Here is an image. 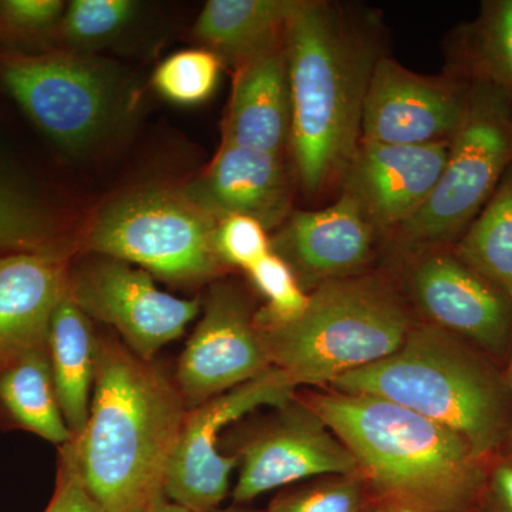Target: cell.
<instances>
[{
    "label": "cell",
    "mask_w": 512,
    "mask_h": 512,
    "mask_svg": "<svg viewBox=\"0 0 512 512\" xmlns=\"http://www.w3.org/2000/svg\"><path fill=\"white\" fill-rule=\"evenodd\" d=\"M188 409L175 383L116 339H100L89 420L72 446L106 512H134L163 494Z\"/></svg>",
    "instance_id": "obj_1"
},
{
    "label": "cell",
    "mask_w": 512,
    "mask_h": 512,
    "mask_svg": "<svg viewBox=\"0 0 512 512\" xmlns=\"http://www.w3.org/2000/svg\"><path fill=\"white\" fill-rule=\"evenodd\" d=\"M375 229L356 198L343 192L323 210L295 212L271 239V247L291 266L303 289H315L360 274L372 258Z\"/></svg>",
    "instance_id": "obj_16"
},
{
    "label": "cell",
    "mask_w": 512,
    "mask_h": 512,
    "mask_svg": "<svg viewBox=\"0 0 512 512\" xmlns=\"http://www.w3.org/2000/svg\"><path fill=\"white\" fill-rule=\"evenodd\" d=\"M291 377L272 367L264 375L188 410L175 444L163 493L191 512H215L227 497L238 456L218 450L221 430L262 406L276 409L295 399Z\"/></svg>",
    "instance_id": "obj_9"
},
{
    "label": "cell",
    "mask_w": 512,
    "mask_h": 512,
    "mask_svg": "<svg viewBox=\"0 0 512 512\" xmlns=\"http://www.w3.org/2000/svg\"><path fill=\"white\" fill-rule=\"evenodd\" d=\"M285 46L242 64L222 130V144L281 156L291 134Z\"/></svg>",
    "instance_id": "obj_20"
},
{
    "label": "cell",
    "mask_w": 512,
    "mask_h": 512,
    "mask_svg": "<svg viewBox=\"0 0 512 512\" xmlns=\"http://www.w3.org/2000/svg\"><path fill=\"white\" fill-rule=\"evenodd\" d=\"M473 512H491V511L488 510V508L481 507L480 510H476V511H473Z\"/></svg>",
    "instance_id": "obj_38"
},
{
    "label": "cell",
    "mask_w": 512,
    "mask_h": 512,
    "mask_svg": "<svg viewBox=\"0 0 512 512\" xmlns=\"http://www.w3.org/2000/svg\"><path fill=\"white\" fill-rule=\"evenodd\" d=\"M66 6L62 0H0V52L36 55L55 49Z\"/></svg>",
    "instance_id": "obj_26"
},
{
    "label": "cell",
    "mask_w": 512,
    "mask_h": 512,
    "mask_svg": "<svg viewBox=\"0 0 512 512\" xmlns=\"http://www.w3.org/2000/svg\"><path fill=\"white\" fill-rule=\"evenodd\" d=\"M410 295L426 323L453 333L485 355L512 348V298L458 259L437 248L414 262Z\"/></svg>",
    "instance_id": "obj_13"
},
{
    "label": "cell",
    "mask_w": 512,
    "mask_h": 512,
    "mask_svg": "<svg viewBox=\"0 0 512 512\" xmlns=\"http://www.w3.org/2000/svg\"><path fill=\"white\" fill-rule=\"evenodd\" d=\"M362 512H423L413 505L390 498L370 497Z\"/></svg>",
    "instance_id": "obj_34"
},
{
    "label": "cell",
    "mask_w": 512,
    "mask_h": 512,
    "mask_svg": "<svg viewBox=\"0 0 512 512\" xmlns=\"http://www.w3.org/2000/svg\"><path fill=\"white\" fill-rule=\"evenodd\" d=\"M512 165V103L503 93L471 83L466 116L451 138L439 183L410 220L396 229L404 244L430 248L456 242Z\"/></svg>",
    "instance_id": "obj_8"
},
{
    "label": "cell",
    "mask_w": 512,
    "mask_h": 512,
    "mask_svg": "<svg viewBox=\"0 0 512 512\" xmlns=\"http://www.w3.org/2000/svg\"><path fill=\"white\" fill-rule=\"evenodd\" d=\"M474 348L447 330L416 323L393 355L330 386L413 410L463 437L485 460L510 440L512 399L507 376Z\"/></svg>",
    "instance_id": "obj_4"
},
{
    "label": "cell",
    "mask_w": 512,
    "mask_h": 512,
    "mask_svg": "<svg viewBox=\"0 0 512 512\" xmlns=\"http://www.w3.org/2000/svg\"><path fill=\"white\" fill-rule=\"evenodd\" d=\"M97 353L99 338L92 320L66 293L50 322L49 356L60 409L74 437L89 420Z\"/></svg>",
    "instance_id": "obj_22"
},
{
    "label": "cell",
    "mask_w": 512,
    "mask_h": 512,
    "mask_svg": "<svg viewBox=\"0 0 512 512\" xmlns=\"http://www.w3.org/2000/svg\"><path fill=\"white\" fill-rule=\"evenodd\" d=\"M218 221L181 190L128 192L104 205L86 235L94 255L120 259L175 286L221 274Z\"/></svg>",
    "instance_id": "obj_7"
},
{
    "label": "cell",
    "mask_w": 512,
    "mask_h": 512,
    "mask_svg": "<svg viewBox=\"0 0 512 512\" xmlns=\"http://www.w3.org/2000/svg\"><path fill=\"white\" fill-rule=\"evenodd\" d=\"M67 293L90 319L113 326L144 360L180 338L200 312L198 299L161 291L144 269L103 255L69 268Z\"/></svg>",
    "instance_id": "obj_10"
},
{
    "label": "cell",
    "mask_w": 512,
    "mask_h": 512,
    "mask_svg": "<svg viewBox=\"0 0 512 512\" xmlns=\"http://www.w3.org/2000/svg\"><path fill=\"white\" fill-rule=\"evenodd\" d=\"M181 191L220 221L229 215H248L266 229L291 211V184L281 156L221 144L210 167Z\"/></svg>",
    "instance_id": "obj_17"
},
{
    "label": "cell",
    "mask_w": 512,
    "mask_h": 512,
    "mask_svg": "<svg viewBox=\"0 0 512 512\" xmlns=\"http://www.w3.org/2000/svg\"><path fill=\"white\" fill-rule=\"evenodd\" d=\"M302 0H210L195 22V39L238 69L285 46Z\"/></svg>",
    "instance_id": "obj_21"
},
{
    "label": "cell",
    "mask_w": 512,
    "mask_h": 512,
    "mask_svg": "<svg viewBox=\"0 0 512 512\" xmlns=\"http://www.w3.org/2000/svg\"><path fill=\"white\" fill-rule=\"evenodd\" d=\"M66 256H0V372L49 349L50 322L67 293Z\"/></svg>",
    "instance_id": "obj_18"
},
{
    "label": "cell",
    "mask_w": 512,
    "mask_h": 512,
    "mask_svg": "<svg viewBox=\"0 0 512 512\" xmlns=\"http://www.w3.org/2000/svg\"><path fill=\"white\" fill-rule=\"evenodd\" d=\"M146 512H191L181 505L171 503L165 498L164 493L158 494L150 504H148Z\"/></svg>",
    "instance_id": "obj_35"
},
{
    "label": "cell",
    "mask_w": 512,
    "mask_h": 512,
    "mask_svg": "<svg viewBox=\"0 0 512 512\" xmlns=\"http://www.w3.org/2000/svg\"><path fill=\"white\" fill-rule=\"evenodd\" d=\"M12 254L66 256V221L0 116V256Z\"/></svg>",
    "instance_id": "obj_19"
},
{
    "label": "cell",
    "mask_w": 512,
    "mask_h": 512,
    "mask_svg": "<svg viewBox=\"0 0 512 512\" xmlns=\"http://www.w3.org/2000/svg\"><path fill=\"white\" fill-rule=\"evenodd\" d=\"M215 512H261V511L248 510V508L232 507V508H228V510L215 511Z\"/></svg>",
    "instance_id": "obj_37"
},
{
    "label": "cell",
    "mask_w": 512,
    "mask_h": 512,
    "mask_svg": "<svg viewBox=\"0 0 512 512\" xmlns=\"http://www.w3.org/2000/svg\"><path fill=\"white\" fill-rule=\"evenodd\" d=\"M137 10L131 0H73L64 10L59 42L73 52L96 49L119 36Z\"/></svg>",
    "instance_id": "obj_27"
},
{
    "label": "cell",
    "mask_w": 512,
    "mask_h": 512,
    "mask_svg": "<svg viewBox=\"0 0 512 512\" xmlns=\"http://www.w3.org/2000/svg\"><path fill=\"white\" fill-rule=\"evenodd\" d=\"M485 498L491 512H512V460L501 461L488 473Z\"/></svg>",
    "instance_id": "obj_33"
},
{
    "label": "cell",
    "mask_w": 512,
    "mask_h": 512,
    "mask_svg": "<svg viewBox=\"0 0 512 512\" xmlns=\"http://www.w3.org/2000/svg\"><path fill=\"white\" fill-rule=\"evenodd\" d=\"M247 274L255 288L264 295L266 305L255 312L258 329L286 325L308 308L309 293L299 284L295 272L281 256L269 252Z\"/></svg>",
    "instance_id": "obj_29"
},
{
    "label": "cell",
    "mask_w": 512,
    "mask_h": 512,
    "mask_svg": "<svg viewBox=\"0 0 512 512\" xmlns=\"http://www.w3.org/2000/svg\"><path fill=\"white\" fill-rule=\"evenodd\" d=\"M45 512H106L84 484L72 441L60 447L55 494Z\"/></svg>",
    "instance_id": "obj_32"
},
{
    "label": "cell",
    "mask_w": 512,
    "mask_h": 512,
    "mask_svg": "<svg viewBox=\"0 0 512 512\" xmlns=\"http://www.w3.org/2000/svg\"><path fill=\"white\" fill-rule=\"evenodd\" d=\"M416 325L396 286L376 274L325 282L286 325L259 329L272 367L299 384H332L386 359Z\"/></svg>",
    "instance_id": "obj_5"
},
{
    "label": "cell",
    "mask_w": 512,
    "mask_h": 512,
    "mask_svg": "<svg viewBox=\"0 0 512 512\" xmlns=\"http://www.w3.org/2000/svg\"><path fill=\"white\" fill-rule=\"evenodd\" d=\"M471 83L424 76L379 57L363 106V143L420 146L451 140L466 116Z\"/></svg>",
    "instance_id": "obj_11"
},
{
    "label": "cell",
    "mask_w": 512,
    "mask_h": 512,
    "mask_svg": "<svg viewBox=\"0 0 512 512\" xmlns=\"http://www.w3.org/2000/svg\"><path fill=\"white\" fill-rule=\"evenodd\" d=\"M0 89L37 131L69 154L92 150L126 113L119 74L73 50L0 52Z\"/></svg>",
    "instance_id": "obj_6"
},
{
    "label": "cell",
    "mask_w": 512,
    "mask_h": 512,
    "mask_svg": "<svg viewBox=\"0 0 512 512\" xmlns=\"http://www.w3.org/2000/svg\"><path fill=\"white\" fill-rule=\"evenodd\" d=\"M453 252L512 298V165Z\"/></svg>",
    "instance_id": "obj_25"
},
{
    "label": "cell",
    "mask_w": 512,
    "mask_h": 512,
    "mask_svg": "<svg viewBox=\"0 0 512 512\" xmlns=\"http://www.w3.org/2000/svg\"><path fill=\"white\" fill-rule=\"evenodd\" d=\"M285 53L292 111L289 144L299 183L316 197L348 173L379 57L342 10L305 0L289 23Z\"/></svg>",
    "instance_id": "obj_3"
},
{
    "label": "cell",
    "mask_w": 512,
    "mask_h": 512,
    "mask_svg": "<svg viewBox=\"0 0 512 512\" xmlns=\"http://www.w3.org/2000/svg\"><path fill=\"white\" fill-rule=\"evenodd\" d=\"M308 403L355 457L372 497L423 512L484 507L485 460L454 431L369 394H316Z\"/></svg>",
    "instance_id": "obj_2"
},
{
    "label": "cell",
    "mask_w": 512,
    "mask_h": 512,
    "mask_svg": "<svg viewBox=\"0 0 512 512\" xmlns=\"http://www.w3.org/2000/svg\"><path fill=\"white\" fill-rule=\"evenodd\" d=\"M269 369L272 365L248 299L232 285L214 286L175 373L185 407L201 406Z\"/></svg>",
    "instance_id": "obj_12"
},
{
    "label": "cell",
    "mask_w": 512,
    "mask_h": 512,
    "mask_svg": "<svg viewBox=\"0 0 512 512\" xmlns=\"http://www.w3.org/2000/svg\"><path fill=\"white\" fill-rule=\"evenodd\" d=\"M451 140L420 146H389L360 141L345 178V192L356 198L376 229H397L429 200L439 183Z\"/></svg>",
    "instance_id": "obj_15"
},
{
    "label": "cell",
    "mask_w": 512,
    "mask_h": 512,
    "mask_svg": "<svg viewBox=\"0 0 512 512\" xmlns=\"http://www.w3.org/2000/svg\"><path fill=\"white\" fill-rule=\"evenodd\" d=\"M370 497L359 474L332 476L279 494L265 512H362Z\"/></svg>",
    "instance_id": "obj_30"
},
{
    "label": "cell",
    "mask_w": 512,
    "mask_h": 512,
    "mask_svg": "<svg viewBox=\"0 0 512 512\" xmlns=\"http://www.w3.org/2000/svg\"><path fill=\"white\" fill-rule=\"evenodd\" d=\"M264 225L248 215H229L218 221L217 248L225 265L245 272L272 251Z\"/></svg>",
    "instance_id": "obj_31"
},
{
    "label": "cell",
    "mask_w": 512,
    "mask_h": 512,
    "mask_svg": "<svg viewBox=\"0 0 512 512\" xmlns=\"http://www.w3.org/2000/svg\"><path fill=\"white\" fill-rule=\"evenodd\" d=\"M222 62L210 50H181L157 67L153 84L164 99L194 106L210 99L220 82Z\"/></svg>",
    "instance_id": "obj_28"
},
{
    "label": "cell",
    "mask_w": 512,
    "mask_h": 512,
    "mask_svg": "<svg viewBox=\"0 0 512 512\" xmlns=\"http://www.w3.org/2000/svg\"><path fill=\"white\" fill-rule=\"evenodd\" d=\"M0 427L29 431L59 447L74 439L57 399L49 349L0 372Z\"/></svg>",
    "instance_id": "obj_23"
},
{
    "label": "cell",
    "mask_w": 512,
    "mask_h": 512,
    "mask_svg": "<svg viewBox=\"0 0 512 512\" xmlns=\"http://www.w3.org/2000/svg\"><path fill=\"white\" fill-rule=\"evenodd\" d=\"M454 73L503 93L512 103V0H485L456 37Z\"/></svg>",
    "instance_id": "obj_24"
},
{
    "label": "cell",
    "mask_w": 512,
    "mask_h": 512,
    "mask_svg": "<svg viewBox=\"0 0 512 512\" xmlns=\"http://www.w3.org/2000/svg\"><path fill=\"white\" fill-rule=\"evenodd\" d=\"M271 426L259 431L239 454L235 504L320 476L359 474L355 457L308 402L281 407Z\"/></svg>",
    "instance_id": "obj_14"
},
{
    "label": "cell",
    "mask_w": 512,
    "mask_h": 512,
    "mask_svg": "<svg viewBox=\"0 0 512 512\" xmlns=\"http://www.w3.org/2000/svg\"><path fill=\"white\" fill-rule=\"evenodd\" d=\"M507 380H508V387H510L511 399H512V348H511V357H510V369H508ZM510 440H512V429H511V434H510Z\"/></svg>",
    "instance_id": "obj_36"
},
{
    "label": "cell",
    "mask_w": 512,
    "mask_h": 512,
    "mask_svg": "<svg viewBox=\"0 0 512 512\" xmlns=\"http://www.w3.org/2000/svg\"><path fill=\"white\" fill-rule=\"evenodd\" d=\"M147 508H143V510H137V511H134V512H146Z\"/></svg>",
    "instance_id": "obj_39"
}]
</instances>
